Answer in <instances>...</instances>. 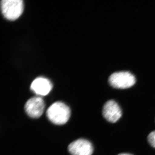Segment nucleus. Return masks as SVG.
<instances>
[{"label":"nucleus","mask_w":155,"mask_h":155,"mask_svg":"<svg viewBox=\"0 0 155 155\" xmlns=\"http://www.w3.org/2000/svg\"><path fill=\"white\" fill-rule=\"evenodd\" d=\"M45 108L44 101L41 97H34L26 102L25 110L29 117L36 119L43 114Z\"/></svg>","instance_id":"obj_4"},{"label":"nucleus","mask_w":155,"mask_h":155,"mask_svg":"<svg viewBox=\"0 0 155 155\" xmlns=\"http://www.w3.org/2000/svg\"><path fill=\"white\" fill-rule=\"evenodd\" d=\"M118 155H132L129 153H121Z\"/></svg>","instance_id":"obj_9"},{"label":"nucleus","mask_w":155,"mask_h":155,"mask_svg":"<svg viewBox=\"0 0 155 155\" xmlns=\"http://www.w3.org/2000/svg\"><path fill=\"white\" fill-rule=\"evenodd\" d=\"M148 141L153 147L155 148V130L151 132L148 136Z\"/></svg>","instance_id":"obj_8"},{"label":"nucleus","mask_w":155,"mask_h":155,"mask_svg":"<svg viewBox=\"0 0 155 155\" xmlns=\"http://www.w3.org/2000/svg\"><path fill=\"white\" fill-rule=\"evenodd\" d=\"M71 111L64 103L57 102L52 104L46 112L48 119L54 124L63 125L66 124L70 118Z\"/></svg>","instance_id":"obj_1"},{"label":"nucleus","mask_w":155,"mask_h":155,"mask_svg":"<svg viewBox=\"0 0 155 155\" xmlns=\"http://www.w3.org/2000/svg\"><path fill=\"white\" fill-rule=\"evenodd\" d=\"M102 114L105 119L111 123H115L122 116L121 108L114 100L108 101L103 107Z\"/></svg>","instance_id":"obj_5"},{"label":"nucleus","mask_w":155,"mask_h":155,"mask_svg":"<svg viewBox=\"0 0 155 155\" xmlns=\"http://www.w3.org/2000/svg\"><path fill=\"white\" fill-rule=\"evenodd\" d=\"M109 82L114 88L126 89L133 86L136 79L134 75L130 72L122 71L112 74L109 78Z\"/></svg>","instance_id":"obj_3"},{"label":"nucleus","mask_w":155,"mask_h":155,"mask_svg":"<svg viewBox=\"0 0 155 155\" xmlns=\"http://www.w3.org/2000/svg\"><path fill=\"white\" fill-rule=\"evenodd\" d=\"M72 155H91L94 149L91 143L87 140L80 139L73 141L68 147Z\"/></svg>","instance_id":"obj_6"},{"label":"nucleus","mask_w":155,"mask_h":155,"mask_svg":"<svg viewBox=\"0 0 155 155\" xmlns=\"http://www.w3.org/2000/svg\"><path fill=\"white\" fill-rule=\"evenodd\" d=\"M52 84L48 79L43 77H38L33 81L31 85V89L36 94L46 96L52 89Z\"/></svg>","instance_id":"obj_7"},{"label":"nucleus","mask_w":155,"mask_h":155,"mask_svg":"<svg viewBox=\"0 0 155 155\" xmlns=\"http://www.w3.org/2000/svg\"><path fill=\"white\" fill-rule=\"evenodd\" d=\"M2 13L5 18L15 20L22 14L24 4L22 0H3L1 2Z\"/></svg>","instance_id":"obj_2"}]
</instances>
